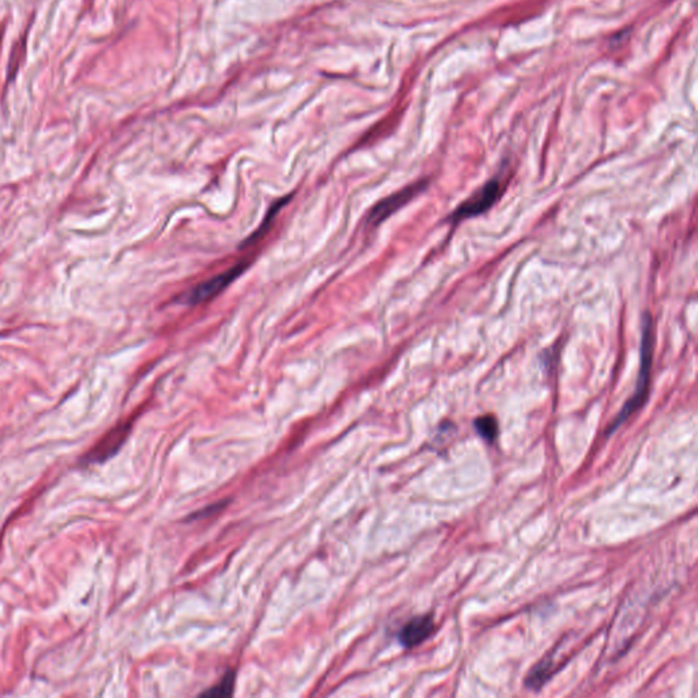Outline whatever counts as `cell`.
I'll return each instance as SVG.
<instances>
[{"mask_svg": "<svg viewBox=\"0 0 698 698\" xmlns=\"http://www.w3.org/2000/svg\"><path fill=\"white\" fill-rule=\"evenodd\" d=\"M475 430L478 431L483 439L488 442H494L497 439L498 433H499V427H498L497 419L492 415L480 416L475 420Z\"/></svg>", "mask_w": 698, "mask_h": 698, "instance_id": "cell-7", "label": "cell"}, {"mask_svg": "<svg viewBox=\"0 0 698 698\" xmlns=\"http://www.w3.org/2000/svg\"><path fill=\"white\" fill-rule=\"evenodd\" d=\"M500 196H502V180L500 177H492L477 193L472 194L460 207L453 210L449 221L457 224L463 220L474 219L480 214H485L497 204Z\"/></svg>", "mask_w": 698, "mask_h": 698, "instance_id": "cell-2", "label": "cell"}, {"mask_svg": "<svg viewBox=\"0 0 698 698\" xmlns=\"http://www.w3.org/2000/svg\"><path fill=\"white\" fill-rule=\"evenodd\" d=\"M129 428V425H122V427L115 428V430H113V433L108 434L99 445H96L94 449L91 450L89 455H86L85 457H83V461L88 464H96L108 460L111 456H113L118 452L119 447L123 444Z\"/></svg>", "mask_w": 698, "mask_h": 698, "instance_id": "cell-6", "label": "cell"}, {"mask_svg": "<svg viewBox=\"0 0 698 698\" xmlns=\"http://www.w3.org/2000/svg\"><path fill=\"white\" fill-rule=\"evenodd\" d=\"M427 185V180H420V182L413 183V185L407 186V188H403V190L392 194L388 199L378 202V204L372 208L371 211H370L369 217H367V222L371 225H380L381 222L389 219L392 214L396 213L397 210L405 207L408 202L413 201L416 196H419L422 191H424Z\"/></svg>", "mask_w": 698, "mask_h": 698, "instance_id": "cell-4", "label": "cell"}, {"mask_svg": "<svg viewBox=\"0 0 698 698\" xmlns=\"http://www.w3.org/2000/svg\"><path fill=\"white\" fill-rule=\"evenodd\" d=\"M435 625L431 616H420L411 619L399 631L400 644L404 648L418 647L433 634Z\"/></svg>", "mask_w": 698, "mask_h": 698, "instance_id": "cell-5", "label": "cell"}, {"mask_svg": "<svg viewBox=\"0 0 698 698\" xmlns=\"http://www.w3.org/2000/svg\"><path fill=\"white\" fill-rule=\"evenodd\" d=\"M653 352H655V324L650 313L642 316L641 344H639V367L637 375L636 391L608 427L607 434H613L622 423L627 422L645 404L650 393V371H652Z\"/></svg>", "mask_w": 698, "mask_h": 698, "instance_id": "cell-1", "label": "cell"}, {"mask_svg": "<svg viewBox=\"0 0 698 698\" xmlns=\"http://www.w3.org/2000/svg\"><path fill=\"white\" fill-rule=\"evenodd\" d=\"M249 268V263L242 261L236 265L231 266L227 271L210 277V279L202 281L199 285L191 288L183 297L186 305H201V303L209 302L214 297L219 296L224 289H227L231 284L235 283L244 272Z\"/></svg>", "mask_w": 698, "mask_h": 698, "instance_id": "cell-3", "label": "cell"}, {"mask_svg": "<svg viewBox=\"0 0 698 698\" xmlns=\"http://www.w3.org/2000/svg\"><path fill=\"white\" fill-rule=\"evenodd\" d=\"M291 199V197H286V199H280V201H276V204L272 205L271 210H269V213L266 214L265 219H263V224L260 225V228H258V231H255L254 233H252V236H250L249 241H247V243H252V242L258 241V239L261 238V236L265 233V227L266 224L271 225L272 221H274V217L277 216V213H279L281 208L284 207V205L286 204V201Z\"/></svg>", "mask_w": 698, "mask_h": 698, "instance_id": "cell-9", "label": "cell"}, {"mask_svg": "<svg viewBox=\"0 0 698 698\" xmlns=\"http://www.w3.org/2000/svg\"><path fill=\"white\" fill-rule=\"evenodd\" d=\"M235 678L236 674L233 671H228L227 674L222 677V680L220 681L219 683H217L214 688L209 689V691L204 692L202 693V696H211V697H225V696H231L233 692V685H235Z\"/></svg>", "mask_w": 698, "mask_h": 698, "instance_id": "cell-8", "label": "cell"}]
</instances>
